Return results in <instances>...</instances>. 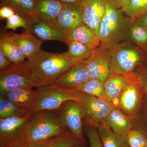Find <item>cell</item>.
<instances>
[{"instance_id": "1", "label": "cell", "mask_w": 147, "mask_h": 147, "mask_svg": "<svg viewBox=\"0 0 147 147\" xmlns=\"http://www.w3.org/2000/svg\"><path fill=\"white\" fill-rule=\"evenodd\" d=\"M33 83L37 88L54 84L61 76L76 64L63 53L42 50L26 61Z\"/></svg>"}, {"instance_id": "2", "label": "cell", "mask_w": 147, "mask_h": 147, "mask_svg": "<svg viewBox=\"0 0 147 147\" xmlns=\"http://www.w3.org/2000/svg\"><path fill=\"white\" fill-rule=\"evenodd\" d=\"M65 127L54 111L32 113L23 131V143L43 142L65 133Z\"/></svg>"}, {"instance_id": "3", "label": "cell", "mask_w": 147, "mask_h": 147, "mask_svg": "<svg viewBox=\"0 0 147 147\" xmlns=\"http://www.w3.org/2000/svg\"><path fill=\"white\" fill-rule=\"evenodd\" d=\"M135 19L122 9L115 8L108 2L99 28L100 45L111 48L125 40L129 29Z\"/></svg>"}, {"instance_id": "4", "label": "cell", "mask_w": 147, "mask_h": 147, "mask_svg": "<svg viewBox=\"0 0 147 147\" xmlns=\"http://www.w3.org/2000/svg\"><path fill=\"white\" fill-rule=\"evenodd\" d=\"M111 49V73L128 74L137 69L147 67V53L127 40Z\"/></svg>"}, {"instance_id": "5", "label": "cell", "mask_w": 147, "mask_h": 147, "mask_svg": "<svg viewBox=\"0 0 147 147\" xmlns=\"http://www.w3.org/2000/svg\"><path fill=\"white\" fill-rule=\"evenodd\" d=\"M37 98L30 110L34 113L41 110H57L64 103L70 100L79 102V92L76 89L64 88L53 85L37 88Z\"/></svg>"}, {"instance_id": "6", "label": "cell", "mask_w": 147, "mask_h": 147, "mask_svg": "<svg viewBox=\"0 0 147 147\" xmlns=\"http://www.w3.org/2000/svg\"><path fill=\"white\" fill-rule=\"evenodd\" d=\"M79 92V91H78ZM79 102L84 108V118L94 127L104 123L115 107L112 102L103 98L94 97L79 92Z\"/></svg>"}, {"instance_id": "7", "label": "cell", "mask_w": 147, "mask_h": 147, "mask_svg": "<svg viewBox=\"0 0 147 147\" xmlns=\"http://www.w3.org/2000/svg\"><path fill=\"white\" fill-rule=\"evenodd\" d=\"M33 87L34 85L26 61L20 64L12 63L0 71L1 94L12 90Z\"/></svg>"}, {"instance_id": "8", "label": "cell", "mask_w": 147, "mask_h": 147, "mask_svg": "<svg viewBox=\"0 0 147 147\" xmlns=\"http://www.w3.org/2000/svg\"><path fill=\"white\" fill-rule=\"evenodd\" d=\"M32 113L23 117L0 118V147H15L23 144V131Z\"/></svg>"}, {"instance_id": "9", "label": "cell", "mask_w": 147, "mask_h": 147, "mask_svg": "<svg viewBox=\"0 0 147 147\" xmlns=\"http://www.w3.org/2000/svg\"><path fill=\"white\" fill-rule=\"evenodd\" d=\"M54 111L63 125L84 144L82 123L84 112L81 103L76 100H68Z\"/></svg>"}, {"instance_id": "10", "label": "cell", "mask_w": 147, "mask_h": 147, "mask_svg": "<svg viewBox=\"0 0 147 147\" xmlns=\"http://www.w3.org/2000/svg\"><path fill=\"white\" fill-rule=\"evenodd\" d=\"M111 49L99 45L91 55L82 62L88 70L90 79H97L104 83L111 75L110 69Z\"/></svg>"}, {"instance_id": "11", "label": "cell", "mask_w": 147, "mask_h": 147, "mask_svg": "<svg viewBox=\"0 0 147 147\" xmlns=\"http://www.w3.org/2000/svg\"><path fill=\"white\" fill-rule=\"evenodd\" d=\"M144 95L135 74L132 72L131 81L119 98V106L127 115H134L141 109Z\"/></svg>"}, {"instance_id": "12", "label": "cell", "mask_w": 147, "mask_h": 147, "mask_svg": "<svg viewBox=\"0 0 147 147\" xmlns=\"http://www.w3.org/2000/svg\"><path fill=\"white\" fill-rule=\"evenodd\" d=\"M82 23V5L65 3L54 26L67 38L71 32L78 28Z\"/></svg>"}, {"instance_id": "13", "label": "cell", "mask_w": 147, "mask_h": 147, "mask_svg": "<svg viewBox=\"0 0 147 147\" xmlns=\"http://www.w3.org/2000/svg\"><path fill=\"white\" fill-rule=\"evenodd\" d=\"M107 4V0H85L82 4L83 23L98 38L100 24L105 15Z\"/></svg>"}, {"instance_id": "14", "label": "cell", "mask_w": 147, "mask_h": 147, "mask_svg": "<svg viewBox=\"0 0 147 147\" xmlns=\"http://www.w3.org/2000/svg\"><path fill=\"white\" fill-rule=\"evenodd\" d=\"M26 31L30 32L41 41L56 40L66 43L67 38L65 35L39 18H36L29 22Z\"/></svg>"}, {"instance_id": "15", "label": "cell", "mask_w": 147, "mask_h": 147, "mask_svg": "<svg viewBox=\"0 0 147 147\" xmlns=\"http://www.w3.org/2000/svg\"><path fill=\"white\" fill-rule=\"evenodd\" d=\"M89 79V75L86 65L81 63L72 66L53 85L64 88L75 89Z\"/></svg>"}, {"instance_id": "16", "label": "cell", "mask_w": 147, "mask_h": 147, "mask_svg": "<svg viewBox=\"0 0 147 147\" xmlns=\"http://www.w3.org/2000/svg\"><path fill=\"white\" fill-rule=\"evenodd\" d=\"M131 75L132 73L128 74L112 73L104 83L103 98L111 102L115 99L119 98L131 81Z\"/></svg>"}, {"instance_id": "17", "label": "cell", "mask_w": 147, "mask_h": 147, "mask_svg": "<svg viewBox=\"0 0 147 147\" xmlns=\"http://www.w3.org/2000/svg\"><path fill=\"white\" fill-rule=\"evenodd\" d=\"M65 4L58 0H36L37 16L54 26Z\"/></svg>"}, {"instance_id": "18", "label": "cell", "mask_w": 147, "mask_h": 147, "mask_svg": "<svg viewBox=\"0 0 147 147\" xmlns=\"http://www.w3.org/2000/svg\"><path fill=\"white\" fill-rule=\"evenodd\" d=\"M13 41L21 50L22 54L28 59H30L41 50L42 41L30 32L21 34H11Z\"/></svg>"}, {"instance_id": "19", "label": "cell", "mask_w": 147, "mask_h": 147, "mask_svg": "<svg viewBox=\"0 0 147 147\" xmlns=\"http://www.w3.org/2000/svg\"><path fill=\"white\" fill-rule=\"evenodd\" d=\"M1 95L14 104L30 111L36 101L38 92L32 88H25L12 90Z\"/></svg>"}, {"instance_id": "20", "label": "cell", "mask_w": 147, "mask_h": 147, "mask_svg": "<svg viewBox=\"0 0 147 147\" xmlns=\"http://www.w3.org/2000/svg\"><path fill=\"white\" fill-rule=\"evenodd\" d=\"M0 50L3 51L8 60L12 63L20 64L26 61V57L13 41L11 33L1 32Z\"/></svg>"}, {"instance_id": "21", "label": "cell", "mask_w": 147, "mask_h": 147, "mask_svg": "<svg viewBox=\"0 0 147 147\" xmlns=\"http://www.w3.org/2000/svg\"><path fill=\"white\" fill-rule=\"evenodd\" d=\"M104 124L115 134L123 137H127L132 127L128 118L116 108L111 112Z\"/></svg>"}, {"instance_id": "22", "label": "cell", "mask_w": 147, "mask_h": 147, "mask_svg": "<svg viewBox=\"0 0 147 147\" xmlns=\"http://www.w3.org/2000/svg\"><path fill=\"white\" fill-rule=\"evenodd\" d=\"M0 5L12 8L16 13L29 22L38 18L36 14V0H0Z\"/></svg>"}, {"instance_id": "23", "label": "cell", "mask_w": 147, "mask_h": 147, "mask_svg": "<svg viewBox=\"0 0 147 147\" xmlns=\"http://www.w3.org/2000/svg\"><path fill=\"white\" fill-rule=\"evenodd\" d=\"M68 41L79 42L93 50H94L100 45L98 38L84 23L68 35L67 42Z\"/></svg>"}, {"instance_id": "24", "label": "cell", "mask_w": 147, "mask_h": 147, "mask_svg": "<svg viewBox=\"0 0 147 147\" xmlns=\"http://www.w3.org/2000/svg\"><path fill=\"white\" fill-rule=\"evenodd\" d=\"M96 127L102 147H129L127 137L115 134L105 124H100Z\"/></svg>"}, {"instance_id": "25", "label": "cell", "mask_w": 147, "mask_h": 147, "mask_svg": "<svg viewBox=\"0 0 147 147\" xmlns=\"http://www.w3.org/2000/svg\"><path fill=\"white\" fill-rule=\"evenodd\" d=\"M125 40L147 53V28L137 18L129 27Z\"/></svg>"}, {"instance_id": "26", "label": "cell", "mask_w": 147, "mask_h": 147, "mask_svg": "<svg viewBox=\"0 0 147 147\" xmlns=\"http://www.w3.org/2000/svg\"><path fill=\"white\" fill-rule=\"evenodd\" d=\"M68 49L66 55L75 64L81 63L91 55L93 49L76 41L67 42Z\"/></svg>"}, {"instance_id": "27", "label": "cell", "mask_w": 147, "mask_h": 147, "mask_svg": "<svg viewBox=\"0 0 147 147\" xmlns=\"http://www.w3.org/2000/svg\"><path fill=\"white\" fill-rule=\"evenodd\" d=\"M30 113L26 108L18 106L7 99L2 95H0V118L23 117Z\"/></svg>"}, {"instance_id": "28", "label": "cell", "mask_w": 147, "mask_h": 147, "mask_svg": "<svg viewBox=\"0 0 147 147\" xmlns=\"http://www.w3.org/2000/svg\"><path fill=\"white\" fill-rule=\"evenodd\" d=\"M76 90L94 97L103 98L104 84L97 79H90L75 89Z\"/></svg>"}, {"instance_id": "29", "label": "cell", "mask_w": 147, "mask_h": 147, "mask_svg": "<svg viewBox=\"0 0 147 147\" xmlns=\"http://www.w3.org/2000/svg\"><path fill=\"white\" fill-rule=\"evenodd\" d=\"M122 9L129 16L137 19L147 13V0H130Z\"/></svg>"}, {"instance_id": "30", "label": "cell", "mask_w": 147, "mask_h": 147, "mask_svg": "<svg viewBox=\"0 0 147 147\" xmlns=\"http://www.w3.org/2000/svg\"><path fill=\"white\" fill-rule=\"evenodd\" d=\"M80 142H82L78 137L71 132L67 131L53 138L47 147H74Z\"/></svg>"}, {"instance_id": "31", "label": "cell", "mask_w": 147, "mask_h": 147, "mask_svg": "<svg viewBox=\"0 0 147 147\" xmlns=\"http://www.w3.org/2000/svg\"><path fill=\"white\" fill-rule=\"evenodd\" d=\"M127 138L129 147H147V135L139 129H131Z\"/></svg>"}, {"instance_id": "32", "label": "cell", "mask_w": 147, "mask_h": 147, "mask_svg": "<svg viewBox=\"0 0 147 147\" xmlns=\"http://www.w3.org/2000/svg\"><path fill=\"white\" fill-rule=\"evenodd\" d=\"M28 22L18 13H15L7 19L5 29L16 30L19 27H22L26 30L28 25Z\"/></svg>"}, {"instance_id": "33", "label": "cell", "mask_w": 147, "mask_h": 147, "mask_svg": "<svg viewBox=\"0 0 147 147\" xmlns=\"http://www.w3.org/2000/svg\"><path fill=\"white\" fill-rule=\"evenodd\" d=\"M95 127L88 125L86 128V133L89 141L90 147H102L98 133Z\"/></svg>"}, {"instance_id": "34", "label": "cell", "mask_w": 147, "mask_h": 147, "mask_svg": "<svg viewBox=\"0 0 147 147\" xmlns=\"http://www.w3.org/2000/svg\"><path fill=\"white\" fill-rule=\"evenodd\" d=\"M134 73L144 94H147V67L137 69Z\"/></svg>"}, {"instance_id": "35", "label": "cell", "mask_w": 147, "mask_h": 147, "mask_svg": "<svg viewBox=\"0 0 147 147\" xmlns=\"http://www.w3.org/2000/svg\"><path fill=\"white\" fill-rule=\"evenodd\" d=\"M53 138L43 142L25 143L15 147H47L52 142Z\"/></svg>"}, {"instance_id": "36", "label": "cell", "mask_w": 147, "mask_h": 147, "mask_svg": "<svg viewBox=\"0 0 147 147\" xmlns=\"http://www.w3.org/2000/svg\"><path fill=\"white\" fill-rule=\"evenodd\" d=\"M16 12L12 8L7 6H2L0 8V18L1 20L3 19H7L15 14Z\"/></svg>"}, {"instance_id": "37", "label": "cell", "mask_w": 147, "mask_h": 147, "mask_svg": "<svg viewBox=\"0 0 147 147\" xmlns=\"http://www.w3.org/2000/svg\"><path fill=\"white\" fill-rule=\"evenodd\" d=\"M110 5L116 9H122L126 5L130 0H107Z\"/></svg>"}, {"instance_id": "38", "label": "cell", "mask_w": 147, "mask_h": 147, "mask_svg": "<svg viewBox=\"0 0 147 147\" xmlns=\"http://www.w3.org/2000/svg\"><path fill=\"white\" fill-rule=\"evenodd\" d=\"M12 63L8 60L2 50H0V70L9 66Z\"/></svg>"}, {"instance_id": "39", "label": "cell", "mask_w": 147, "mask_h": 147, "mask_svg": "<svg viewBox=\"0 0 147 147\" xmlns=\"http://www.w3.org/2000/svg\"><path fill=\"white\" fill-rule=\"evenodd\" d=\"M58 1L64 3L82 4L85 0H58Z\"/></svg>"}, {"instance_id": "40", "label": "cell", "mask_w": 147, "mask_h": 147, "mask_svg": "<svg viewBox=\"0 0 147 147\" xmlns=\"http://www.w3.org/2000/svg\"><path fill=\"white\" fill-rule=\"evenodd\" d=\"M137 19L147 28V13Z\"/></svg>"}, {"instance_id": "41", "label": "cell", "mask_w": 147, "mask_h": 147, "mask_svg": "<svg viewBox=\"0 0 147 147\" xmlns=\"http://www.w3.org/2000/svg\"><path fill=\"white\" fill-rule=\"evenodd\" d=\"M142 102L143 104H144L146 108H147V94H146L144 95Z\"/></svg>"}, {"instance_id": "42", "label": "cell", "mask_w": 147, "mask_h": 147, "mask_svg": "<svg viewBox=\"0 0 147 147\" xmlns=\"http://www.w3.org/2000/svg\"><path fill=\"white\" fill-rule=\"evenodd\" d=\"M84 143L80 142L79 144H77L76 146H74V147H84Z\"/></svg>"}]
</instances>
